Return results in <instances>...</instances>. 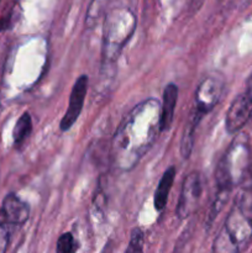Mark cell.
Wrapping results in <instances>:
<instances>
[{"label":"cell","instance_id":"cell-2","mask_svg":"<svg viewBox=\"0 0 252 253\" xmlns=\"http://www.w3.org/2000/svg\"><path fill=\"white\" fill-rule=\"evenodd\" d=\"M251 166V143L247 133H239L232 140L215 169V182L219 192L231 193L239 187Z\"/></svg>","mask_w":252,"mask_h":253},{"label":"cell","instance_id":"cell-13","mask_svg":"<svg viewBox=\"0 0 252 253\" xmlns=\"http://www.w3.org/2000/svg\"><path fill=\"white\" fill-rule=\"evenodd\" d=\"M175 173H177L175 168L170 166L168 169H166L160 183H158V187L155 192V198H153V205H155V209L157 211H162L167 205L168 195H169L172 185L174 183Z\"/></svg>","mask_w":252,"mask_h":253},{"label":"cell","instance_id":"cell-11","mask_svg":"<svg viewBox=\"0 0 252 253\" xmlns=\"http://www.w3.org/2000/svg\"><path fill=\"white\" fill-rule=\"evenodd\" d=\"M178 100V86L175 84L169 83L163 90V101L161 105V118H160V130L161 132L168 131L172 126L173 118H174L175 105Z\"/></svg>","mask_w":252,"mask_h":253},{"label":"cell","instance_id":"cell-16","mask_svg":"<svg viewBox=\"0 0 252 253\" xmlns=\"http://www.w3.org/2000/svg\"><path fill=\"white\" fill-rule=\"evenodd\" d=\"M79 244L71 232H64L57 240L56 253H77Z\"/></svg>","mask_w":252,"mask_h":253},{"label":"cell","instance_id":"cell-14","mask_svg":"<svg viewBox=\"0 0 252 253\" xmlns=\"http://www.w3.org/2000/svg\"><path fill=\"white\" fill-rule=\"evenodd\" d=\"M32 132V119L29 113H24L17 119L12 130V141L15 147H20Z\"/></svg>","mask_w":252,"mask_h":253},{"label":"cell","instance_id":"cell-18","mask_svg":"<svg viewBox=\"0 0 252 253\" xmlns=\"http://www.w3.org/2000/svg\"><path fill=\"white\" fill-rule=\"evenodd\" d=\"M10 244V226L0 221V253H6Z\"/></svg>","mask_w":252,"mask_h":253},{"label":"cell","instance_id":"cell-12","mask_svg":"<svg viewBox=\"0 0 252 253\" xmlns=\"http://www.w3.org/2000/svg\"><path fill=\"white\" fill-rule=\"evenodd\" d=\"M204 116H202L200 114H198L195 110H190L189 116H188V120L185 123L184 130H183L182 138H180V156H182L184 160H188L192 153L193 145H194V136L195 131H197L198 125L200 124L202 119Z\"/></svg>","mask_w":252,"mask_h":253},{"label":"cell","instance_id":"cell-4","mask_svg":"<svg viewBox=\"0 0 252 253\" xmlns=\"http://www.w3.org/2000/svg\"><path fill=\"white\" fill-rule=\"evenodd\" d=\"M203 194L202 174L198 170H193L185 175L183 180L182 190L177 204V216L180 220L189 217L197 211Z\"/></svg>","mask_w":252,"mask_h":253},{"label":"cell","instance_id":"cell-21","mask_svg":"<svg viewBox=\"0 0 252 253\" xmlns=\"http://www.w3.org/2000/svg\"><path fill=\"white\" fill-rule=\"evenodd\" d=\"M203 1H204V0H193L192 4H193V6L198 7V6H200V5H202Z\"/></svg>","mask_w":252,"mask_h":253},{"label":"cell","instance_id":"cell-17","mask_svg":"<svg viewBox=\"0 0 252 253\" xmlns=\"http://www.w3.org/2000/svg\"><path fill=\"white\" fill-rule=\"evenodd\" d=\"M143 245H145V236L140 229H132L130 235V241L126 247L125 253H143Z\"/></svg>","mask_w":252,"mask_h":253},{"label":"cell","instance_id":"cell-7","mask_svg":"<svg viewBox=\"0 0 252 253\" xmlns=\"http://www.w3.org/2000/svg\"><path fill=\"white\" fill-rule=\"evenodd\" d=\"M88 76L83 74V76L77 79L73 88H72L68 100V108H67L66 113H64L63 118L61 120V124H59V128L63 132L71 130L72 126L78 120L82 110H83L86 91H88Z\"/></svg>","mask_w":252,"mask_h":253},{"label":"cell","instance_id":"cell-19","mask_svg":"<svg viewBox=\"0 0 252 253\" xmlns=\"http://www.w3.org/2000/svg\"><path fill=\"white\" fill-rule=\"evenodd\" d=\"M10 22H11V19L10 16H4L0 17V34L5 30H7L10 27Z\"/></svg>","mask_w":252,"mask_h":253},{"label":"cell","instance_id":"cell-8","mask_svg":"<svg viewBox=\"0 0 252 253\" xmlns=\"http://www.w3.org/2000/svg\"><path fill=\"white\" fill-rule=\"evenodd\" d=\"M30 217V207L16 194L10 193L2 200L0 208V221L9 226L24 225Z\"/></svg>","mask_w":252,"mask_h":253},{"label":"cell","instance_id":"cell-10","mask_svg":"<svg viewBox=\"0 0 252 253\" xmlns=\"http://www.w3.org/2000/svg\"><path fill=\"white\" fill-rule=\"evenodd\" d=\"M232 207L247 220L252 222V163L247 169L244 179L239 185V192L235 197Z\"/></svg>","mask_w":252,"mask_h":253},{"label":"cell","instance_id":"cell-9","mask_svg":"<svg viewBox=\"0 0 252 253\" xmlns=\"http://www.w3.org/2000/svg\"><path fill=\"white\" fill-rule=\"evenodd\" d=\"M222 227L241 250L246 247L249 242L251 241L252 222L245 216H242L234 207L231 208V210L227 214Z\"/></svg>","mask_w":252,"mask_h":253},{"label":"cell","instance_id":"cell-20","mask_svg":"<svg viewBox=\"0 0 252 253\" xmlns=\"http://www.w3.org/2000/svg\"><path fill=\"white\" fill-rule=\"evenodd\" d=\"M244 91L247 94V95H250L252 98V73L250 74L249 78H247L246 84H245V90Z\"/></svg>","mask_w":252,"mask_h":253},{"label":"cell","instance_id":"cell-3","mask_svg":"<svg viewBox=\"0 0 252 253\" xmlns=\"http://www.w3.org/2000/svg\"><path fill=\"white\" fill-rule=\"evenodd\" d=\"M136 26V15L128 7H116L106 12L101 44V59L104 66H111L118 61L124 47L132 37Z\"/></svg>","mask_w":252,"mask_h":253},{"label":"cell","instance_id":"cell-6","mask_svg":"<svg viewBox=\"0 0 252 253\" xmlns=\"http://www.w3.org/2000/svg\"><path fill=\"white\" fill-rule=\"evenodd\" d=\"M252 118V98L245 91L240 93L230 104L225 118V128L227 133L235 135L242 130Z\"/></svg>","mask_w":252,"mask_h":253},{"label":"cell","instance_id":"cell-15","mask_svg":"<svg viewBox=\"0 0 252 253\" xmlns=\"http://www.w3.org/2000/svg\"><path fill=\"white\" fill-rule=\"evenodd\" d=\"M111 1L113 0H91L85 15V26L88 29H93L100 21Z\"/></svg>","mask_w":252,"mask_h":253},{"label":"cell","instance_id":"cell-5","mask_svg":"<svg viewBox=\"0 0 252 253\" xmlns=\"http://www.w3.org/2000/svg\"><path fill=\"white\" fill-rule=\"evenodd\" d=\"M222 93H224L222 77L216 73L208 76L207 78L203 79L202 83L198 85L197 90H195L193 110L205 116L216 106Z\"/></svg>","mask_w":252,"mask_h":253},{"label":"cell","instance_id":"cell-1","mask_svg":"<svg viewBox=\"0 0 252 253\" xmlns=\"http://www.w3.org/2000/svg\"><path fill=\"white\" fill-rule=\"evenodd\" d=\"M161 103L148 98L133 106L116 128L110 146L114 167L123 172L133 169L151 150L160 130Z\"/></svg>","mask_w":252,"mask_h":253}]
</instances>
